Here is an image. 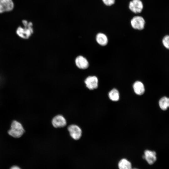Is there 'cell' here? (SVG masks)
<instances>
[{
	"label": "cell",
	"mask_w": 169,
	"mask_h": 169,
	"mask_svg": "<svg viewBox=\"0 0 169 169\" xmlns=\"http://www.w3.org/2000/svg\"><path fill=\"white\" fill-rule=\"evenodd\" d=\"M144 18L140 16L133 17L131 19V23L132 27L135 29L141 30L144 29L145 25Z\"/></svg>",
	"instance_id": "cell-3"
},
{
	"label": "cell",
	"mask_w": 169,
	"mask_h": 169,
	"mask_svg": "<svg viewBox=\"0 0 169 169\" xmlns=\"http://www.w3.org/2000/svg\"><path fill=\"white\" fill-rule=\"evenodd\" d=\"M53 125L55 128L64 127L67 124L66 119L61 115H58L54 117L52 121Z\"/></svg>",
	"instance_id": "cell-9"
},
{
	"label": "cell",
	"mask_w": 169,
	"mask_h": 169,
	"mask_svg": "<svg viewBox=\"0 0 169 169\" xmlns=\"http://www.w3.org/2000/svg\"><path fill=\"white\" fill-rule=\"evenodd\" d=\"M129 8L134 13H139L142 11L143 5L141 0H132L129 3Z\"/></svg>",
	"instance_id": "cell-4"
},
{
	"label": "cell",
	"mask_w": 169,
	"mask_h": 169,
	"mask_svg": "<svg viewBox=\"0 0 169 169\" xmlns=\"http://www.w3.org/2000/svg\"><path fill=\"white\" fill-rule=\"evenodd\" d=\"M143 158L150 165L154 164L157 160L156 153L154 151L146 150L144 152Z\"/></svg>",
	"instance_id": "cell-8"
},
{
	"label": "cell",
	"mask_w": 169,
	"mask_h": 169,
	"mask_svg": "<svg viewBox=\"0 0 169 169\" xmlns=\"http://www.w3.org/2000/svg\"><path fill=\"white\" fill-rule=\"evenodd\" d=\"M24 132V130L22 124L14 120L11 124V129L8 134L11 136L16 138L21 137Z\"/></svg>",
	"instance_id": "cell-2"
},
{
	"label": "cell",
	"mask_w": 169,
	"mask_h": 169,
	"mask_svg": "<svg viewBox=\"0 0 169 169\" xmlns=\"http://www.w3.org/2000/svg\"><path fill=\"white\" fill-rule=\"evenodd\" d=\"M108 96L110 99L113 101H117L119 99V92L115 89H113L109 92Z\"/></svg>",
	"instance_id": "cell-15"
},
{
	"label": "cell",
	"mask_w": 169,
	"mask_h": 169,
	"mask_svg": "<svg viewBox=\"0 0 169 169\" xmlns=\"http://www.w3.org/2000/svg\"><path fill=\"white\" fill-rule=\"evenodd\" d=\"M84 82L86 86L90 90L95 89L98 86V79L95 76L88 77L84 80Z\"/></svg>",
	"instance_id": "cell-7"
},
{
	"label": "cell",
	"mask_w": 169,
	"mask_h": 169,
	"mask_svg": "<svg viewBox=\"0 0 169 169\" xmlns=\"http://www.w3.org/2000/svg\"><path fill=\"white\" fill-rule=\"evenodd\" d=\"M71 136L75 140L80 138L82 136V131L80 128L75 125H71L68 128Z\"/></svg>",
	"instance_id": "cell-5"
},
{
	"label": "cell",
	"mask_w": 169,
	"mask_h": 169,
	"mask_svg": "<svg viewBox=\"0 0 169 169\" xmlns=\"http://www.w3.org/2000/svg\"><path fill=\"white\" fill-rule=\"evenodd\" d=\"M10 169H21L19 167L16 166H12Z\"/></svg>",
	"instance_id": "cell-18"
},
{
	"label": "cell",
	"mask_w": 169,
	"mask_h": 169,
	"mask_svg": "<svg viewBox=\"0 0 169 169\" xmlns=\"http://www.w3.org/2000/svg\"><path fill=\"white\" fill-rule=\"evenodd\" d=\"M104 3L107 6H110L114 4L115 0H102Z\"/></svg>",
	"instance_id": "cell-17"
},
{
	"label": "cell",
	"mask_w": 169,
	"mask_h": 169,
	"mask_svg": "<svg viewBox=\"0 0 169 169\" xmlns=\"http://www.w3.org/2000/svg\"><path fill=\"white\" fill-rule=\"evenodd\" d=\"M75 62L76 66L80 69H86L89 66V63L88 60L86 58L81 55H79L76 57Z\"/></svg>",
	"instance_id": "cell-10"
},
{
	"label": "cell",
	"mask_w": 169,
	"mask_h": 169,
	"mask_svg": "<svg viewBox=\"0 0 169 169\" xmlns=\"http://www.w3.org/2000/svg\"><path fill=\"white\" fill-rule=\"evenodd\" d=\"M97 43L102 46L106 45L108 43V39L106 36L103 33H98L96 37Z\"/></svg>",
	"instance_id": "cell-13"
},
{
	"label": "cell",
	"mask_w": 169,
	"mask_h": 169,
	"mask_svg": "<svg viewBox=\"0 0 169 169\" xmlns=\"http://www.w3.org/2000/svg\"><path fill=\"white\" fill-rule=\"evenodd\" d=\"M132 169H138L136 168H132Z\"/></svg>",
	"instance_id": "cell-19"
},
{
	"label": "cell",
	"mask_w": 169,
	"mask_h": 169,
	"mask_svg": "<svg viewBox=\"0 0 169 169\" xmlns=\"http://www.w3.org/2000/svg\"><path fill=\"white\" fill-rule=\"evenodd\" d=\"M159 105L161 110H167L169 107V98L165 96L161 97L159 101Z\"/></svg>",
	"instance_id": "cell-14"
},
{
	"label": "cell",
	"mask_w": 169,
	"mask_h": 169,
	"mask_svg": "<svg viewBox=\"0 0 169 169\" xmlns=\"http://www.w3.org/2000/svg\"><path fill=\"white\" fill-rule=\"evenodd\" d=\"M133 88L135 93L139 95L143 94L145 91L143 84L140 81H137L134 83Z\"/></svg>",
	"instance_id": "cell-11"
},
{
	"label": "cell",
	"mask_w": 169,
	"mask_h": 169,
	"mask_svg": "<svg viewBox=\"0 0 169 169\" xmlns=\"http://www.w3.org/2000/svg\"><path fill=\"white\" fill-rule=\"evenodd\" d=\"M118 167L119 169H132V164L130 161L125 158H123L119 161Z\"/></svg>",
	"instance_id": "cell-12"
},
{
	"label": "cell",
	"mask_w": 169,
	"mask_h": 169,
	"mask_svg": "<svg viewBox=\"0 0 169 169\" xmlns=\"http://www.w3.org/2000/svg\"><path fill=\"white\" fill-rule=\"evenodd\" d=\"M14 6L12 0H0V13L12 11Z\"/></svg>",
	"instance_id": "cell-6"
},
{
	"label": "cell",
	"mask_w": 169,
	"mask_h": 169,
	"mask_svg": "<svg viewBox=\"0 0 169 169\" xmlns=\"http://www.w3.org/2000/svg\"><path fill=\"white\" fill-rule=\"evenodd\" d=\"M22 23L24 26L23 28L21 26L18 27L16 31L17 34L20 38L24 39L28 38L33 33L32 26V23L31 22H28L26 20H23Z\"/></svg>",
	"instance_id": "cell-1"
},
{
	"label": "cell",
	"mask_w": 169,
	"mask_h": 169,
	"mask_svg": "<svg viewBox=\"0 0 169 169\" xmlns=\"http://www.w3.org/2000/svg\"><path fill=\"white\" fill-rule=\"evenodd\" d=\"M162 43L163 45L166 49H169V35H166L163 37Z\"/></svg>",
	"instance_id": "cell-16"
}]
</instances>
